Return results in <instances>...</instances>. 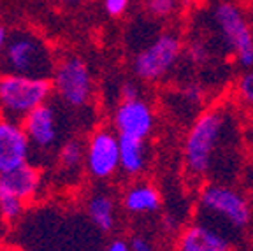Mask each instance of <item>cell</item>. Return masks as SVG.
I'll use <instances>...</instances> for the list:
<instances>
[{
  "label": "cell",
  "mask_w": 253,
  "mask_h": 251,
  "mask_svg": "<svg viewBox=\"0 0 253 251\" xmlns=\"http://www.w3.org/2000/svg\"><path fill=\"white\" fill-rule=\"evenodd\" d=\"M84 155H86V146L78 139H67L58 148L56 162L63 172H79L84 165Z\"/></svg>",
  "instance_id": "17"
},
{
  "label": "cell",
  "mask_w": 253,
  "mask_h": 251,
  "mask_svg": "<svg viewBox=\"0 0 253 251\" xmlns=\"http://www.w3.org/2000/svg\"><path fill=\"white\" fill-rule=\"evenodd\" d=\"M84 169L95 181H107L120 172V135L115 128L100 126L90 135Z\"/></svg>",
  "instance_id": "8"
},
{
  "label": "cell",
  "mask_w": 253,
  "mask_h": 251,
  "mask_svg": "<svg viewBox=\"0 0 253 251\" xmlns=\"http://www.w3.org/2000/svg\"><path fill=\"white\" fill-rule=\"evenodd\" d=\"M186 55L195 65H204V63L210 62V56H211V51L208 44L202 42V41H192L186 47Z\"/></svg>",
  "instance_id": "20"
},
{
  "label": "cell",
  "mask_w": 253,
  "mask_h": 251,
  "mask_svg": "<svg viewBox=\"0 0 253 251\" xmlns=\"http://www.w3.org/2000/svg\"><path fill=\"white\" fill-rule=\"evenodd\" d=\"M181 37L176 32H164L134 56L132 71L135 78L141 81L157 83L176 67V63L181 58Z\"/></svg>",
  "instance_id": "5"
},
{
  "label": "cell",
  "mask_w": 253,
  "mask_h": 251,
  "mask_svg": "<svg viewBox=\"0 0 253 251\" xmlns=\"http://www.w3.org/2000/svg\"><path fill=\"white\" fill-rule=\"evenodd\" d=\"M132 0H102L104 9L111 18H120L128 11V5H130Z\"/></svg>",
  "instance_id": "22"
},
{
  "label": "cell",
  "mask_w": 253,
  "mask_h": 251,
  "mask_svg": "<svg viewBox=\"0 0 253 251\" xmlns=\"http://www.w3.org/2000/svg\"><path fill=\"white\" fill-rule=\"evenodd\" d=\"M150 149L146 141L120 137V172L126 177H139L148 167Z\"/></svg>",
  "instance_id": "16"
},
{
  "label": "cell",
  "mask_w": 253,
  "mask_h": 251,
  "mask_svg": "<svg viewBox=\"0 0 253 251\" xmlns=\"http://www.w3.org/2000/svg\"><path fill=\"white\" fill-rule=\"evenodd\" d=\"M157 116L146 98L120 100L113 113V128L120 137H132L146 141L155 130Z\"/></svg>",
  "instance_id": "9"
},
{
  "label": "cell",
  "mask_w": 253,
  "mask_h": 251,
  "mask_svg": "<svg viewBox=\"0 0 253 251\" xmlns=\"http://www.w3.org/2000/svg\"><path fill=\"white\" fill-rule=\"evenodd\" d=\"M199 208L218 223L221 221L236 230L245 228L252 216L246 197L221 183H208L202 186L199 192Z\"/></svg>",
  "instance_id": "7"
},
{
  "label": "cell",
  "mask_w": 253,
  "mask_h": 251,
  "mask_svg": "<svg viewBox=\"0 0 253 251\" xmlns=\"http://www.w3.org/2000/svg\"><path fill=\"white\" fill-rule=\"evenodd\" d=\"M144 9L153 18H169L178 9V0H144Z\"/></svg>",
  "instance_id": "19"
},
{
  "label": "cell",
  "mask_w": 253,
  "mask_h": 251,
  "mask_svg": "<svg viewBox=\"0 0 253 251\" xmlns=\"http://www.w3.org/2000/svg\"><path fill=\"white\" fill-rule=\"evenodd\" d=\"M128 243H130L132 251H157L155 250V244L151 243L150 237L142 236V234L132 236L130 239H128Z\"/></svg>",
  "instance_id": "24"
},
{
  "label": "cell",
  "mask_w": 253,
  "mask_h": 251,
  "mask_svg": "<svg viewBox=\"0 0 253 251\" xmlns=\"http://www.w3.org/2000/svg\"><path fill=\"white\" fill-rule=\"evenodd\" d=\"M60 2L67 5H76V4H79V2H83V0H60Z\"/></svg>",
  "instance_id": "28"
},
{
  "label": "cell",
  "mask_w": 253,
  "mask_h": 251,
  "mask_svg": "<svg viewBox=\"0 0 253 251\" xmlns=\"http://www.w3.org/2000/svg\"><path fill=\"white\" fill-rule=\"evenodd\" d=\"M28 141L32 144V151L36 153H51L58 146L62 125L55 104L46 102L34 109L27 118L21 122Z\"/></svg>",
  "instance_id": "10"
},
{
  "label": "cell",
  "mask_w": 253,
  "mask_h": 251,
  "mask_svg": "<svg viewBox=\"0 0 253 251\" xmlns=\"http://www.w3.org/2000/svg\"><path fill=\"white\" fill-rule=\"evenodd\" d=\"M9 225L5 223L4 220V216H2V212H0V244H2V241H4V237L7 236V232H9Z\"/></svg>",
  "instance_id": "27"
},
{
  "label": "cell",
  "mask_w": 253,
  "mask_h": 251,
  "mask_svg": "<svg viewBox=\"0 0 253 251\" xmlns=\"http://www.w3.org/2000/svg\"><path fill=\"white\" fill-rule=\"evenodd\" d=\"M106 251H132V248H130V243H128V241L122 239V237H116V239H113L109 244H107Z\"/></svg>",
  "instance_id": "25"
},
{
  "label": "cell",
  "mask_w": 253,
  "mask_h": 251,
  "mask_svg": "<svg viewBox=\"0 0 253 251\" xmlns=\"http://www.w3.org/2000/svg\"><path fill=\"white\" fill-rule=\"evenodd\" d=\"M0 251H16V250H12V248L4 246V244H0Z\"/></svg>",
  "instance_id": "29"
},
{
  "label": "cell",
  "mask_w": 253,
  "mask_h": 251,
  "mask_svg": "<svg viewBox=\"0 0 253 251\" xmlns=\"http://www.w3.org/2000/svg\"><path fill=\"white\" fill-rule=\"evenodd\" d=\"M53 81L20 74H0V116L23 122L34 109L49 102Z\"/></svg>",
  "instance_id": "3"
},
{
  "label": "cell",
  "mask_w": 253,
  "mask_h": 251,
  "mask_svg": "<svg viewBox=\"0 0 253 251\" xmlns=\"http://www.w3.org/2000/svg\"><path fill=\"white\" fill-rule=\"evenodd\" d=\"M7 41H9V32L5 30V27H2V25H0V55L4 53Z\"/></svg>",
  "instance_id": "26"
},
{
  "label": "cell",
  "mask_w": 253,
  "mask_h": 251,
  "mask_svg": "<svg viewBox=\"0 0 253 251\" xmlns=\"http://www.w3.org/2000/svg\"><path fill=\"white\" fill-rule=\"evenodd\" d=\"M27 204L28 202L18 199V197H14V195L0 193V212H2L5 223H7L9 227H12V225L25 214Z\"/></svg>",
  "instance_id": "18"
},
{
  "label": "cell",
  "mask_w": 253,
  "mask_h": 251,
  "mask_svg": "<svg viewBox=\"0 0 253 251\" xmlns=\"http://www.w3.org/2000/svg\"><path fill=\"white\" fill-rule=\"evenodd\" d=\"M234 125L223 107L201 113L190 125L183 142V164L188 176L204 179L214 169L220 153L232 141Z\"/></svg>",
  "instance_id": "1"
},
{
  "label": "cell",
  "mask_w": 253,
  "mask_h": 251,
  "mask_svg": "<svg viewBox=\"0 0 253 251\" xmlns=\"http://www.w3.org/2000/svg\"><path fill=\"white\" fill-rule=\"evenodd\" d=\"M237 95L246 106L253 107V71L245 72L237 81Z\"/></svg>",
  "instance_id": "21"
},
{
  "label": "cell",
  "mask_w": 253,
  "mask_h": 251,
  "mask_svg": "<svg viewBox=\"0 0 253 251\" xmlns=\"http://www.w3.org/2000/svg\"><path fill=\"white\" fill-rule=\"evenodd\" d=\"M86 214L90 221L104 234H111L118 221V204L113 193L97 190L86 200Z\"/></svg>",
  "instance_id": "15"
},
{
  "label": "cell",
  "mask_w": 253,
  "mask_h": 251,
  "mask_svg": "<svg viewBox=\"0 0 253 251\" xmlns=\"http://www.w3.org/2000/svg\"><path fill=\"white\" fill-rule=\"evenodd\" d=\"M30 157L32 144L23 125L0 116V174L11 172L28 164Z\"/></svg>",
  "instance_id": "11"
},
{
  "label": "cell",
  "mask_w": 253,
  "mask_h": 251,
  "mask_svg": "<svg viewBox=\"0 0 253 251\" xmlns=\"http://www.w3.org/2000/svg\"><path fill=\"white\" fill-rule=\"evenodd\" d=\"M118 93H120V100H134V98L141 97V86L135 81H125L122 83Z\"/></svg>",
  "instance_id": "23"
},
{
  "label": "cell",
  "mask_w": 253,
  "mask_h": 251,
  "mask_svg": "<svg viewBox=\"0 0 253 251\" xmlns=\"http://www.w3.org/2000/svg\"><path fill=\"white\" fill-rule=\"evenodd\" d=\"M56 69L53 51L37 34L30 30H12L0 55V74H20L51 79Z\"/></svg>",
  "instance_id": "2"
},
{
  "label": "cell",
  "mask_w": 253,
  "mask_h": 251,
  "mask_svg": "<svg viewBox=\"0 0 253 251\" xmlns=\"http://www.w3.org/2000/svg\"><path fill=\"white\" fill-rule=\"evenodd\" d=\"M122 206L130 214H151L162 206V195L150 181H135L123 193Z\"/></svg>",
  "instance_id": "14"
},
{
  "label": "cell",
  "mask_w": 253,
  "mask_h": 251,
  "mask_svg": "<svg viewBox=\"0 0 253 251\" xmlns=\"http://www.w3.org/2000/svg\"><path fill=\"white\" fill-rule=\"evenodd\" d=\"M41 185H42V172L37 165L30 162L11 172L0 174V193L14 195L25 202H30L39 195Z\"/></svg>",
  "instance_id": "13"
},
{
  "label": "cell",
  "mask_w": 253,
  "mask_h": 251,
  "mask_svg": "<svg viewBox=\"0 0 253 251\" xmlns=\"http://www.w3.org/2000/svg\"><path fill=\"white\" fill-rule=\"evenodd\" d=\"M51 81L58 98L72 109H83L93 98V78L90 67L78 55H65L60 58Z\"/></svg>",
  "instance_id": "6"
},
{
  "label": "cell",
  "mask_w": 253,
  "mask_h": 251,
  "mask_svg": "<svg viewBox=\"0 0 253 251\" xmlns=\"http://www.w3.org/2000/svg\"><path fill=\"white\" fill-rule=\"evenodd\" d=\"M211 20L225 49L243 69L253 67V34L245 14L229 0H218L211 7Z\"/></svg>",
  "instance_id": "4"
},
{
  "label": "cell",
  "mask_w": 253,
  "mask_h": 251,
  "mask_svg": "<svg viewBox=\"0 0 253 251\" xmlns=\"http://www.w3.org/2000/svg\"><path fill=\"white\" fill-rule=\"evenodd\" d=\"M176 251H232V243L220 227L195 221L179 232Z\"/></svg>",
  "instance_id": "12"
}]
</instances>
